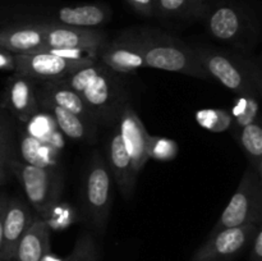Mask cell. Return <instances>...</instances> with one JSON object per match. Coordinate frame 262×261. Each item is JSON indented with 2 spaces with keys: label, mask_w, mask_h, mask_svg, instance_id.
Here are the masks:
<instances>
[{
  "label": "cell",
  "mask_w": 262,
  "mask_h": 261,
  "mask_svg": "<svg viewBox=\"0 0 262 261\" xmlns=\"http://www.w3.org/2000/svg\"><path fill=\"white\" fill-rule=\"evenodd\" d=\"M5 104L13 117L27 123L38 112L35 81L26 74L14 72L5 86Z\"/></svg>",
  "instance_id": "cell-16"
},
{
  "label": "cell",
  "mask_w": 262,
  "mask_h": 261,
  "mask_svg": "<svg viewBox=\"0 0 262 261\" xmlns=\"http://www.w3.org/2000/svg\"><path fill=\"white\" fill-rule=\"evenodd\" d=\"M46 42L45 53L66 56H82L87 51L96 59V50L106 42V35L96 28H82L59 23L40 22Z\"/></svg>",
  "instance_id": "cell-8"
},
{
  "label": "cell",
  "mask_w": 262,
  "mask_h": 261,
  "mask_svg": "<svg viewBox=\"0 0 262 261\" xmlns=\"http://www.w3.org/2000/svg\"><path fill=\"white\" fill-rule=\"evenodd\" d=\"M0 143L3 145H10V127L9 122L5 118L4 113L0 110Z\"/></svg>",
  "instance_id": "cell-31"
},
{
  "label": "cell",
  "mask_w": 262,
  "mask_h": 261,
  "mask_svg": "<svg viewBox=\"0 0 262 261\" xmlns=\"http://www.w3.org/2000/svg\"><path fill=\"white\" fill-rule=\"evenodd\" d=\"M0 71H14V54L8 53L3 49H0Z\"/></svg>",
  "instance_id": "cell-32"
},
{
  "label": "cell",
  "mask_w": 262,
  "mask_h": 261,
  "mask_svg": "<svg viewBox=\"0 0 262 261\" xmlns=\"http://www.w3.org/2000/svg\"><path fill=\"white\" fill-rule=\"evenodd\" d=\"M210 0H155V14L173 19H201Z\"/></svg>",
  "instance_id": "cell-21"
},
{
  "label": "cell",
  "mask_w": 262,
  "mask_h": 261,
  "mask_svg": "<svg viewBox=\"0 0 262 261\" xmlns=\"http://www.w3.org/2000/svg\"><path fill=\"white\" fill-rule=\"evenodd\" d=\"M201 20L215 40L227 45L247 49L256 40L252 12L238 0H210Z\"/></svg>",
  "instance_id": "cell-4"
},
{
  "label": "cell",
  "mask_w": 262,
  "mask_h": 261,
  "mask_svg": "<svg viewBox=\"0 0 262 261\" xmlns=\"http://www.w3.org/2000/svg\"><path fill=\"white\" fill-rule=\"evenodd\" d=\"M178 145L171 138L150 135L147 147L148 160L151 159L156 161H170L178 155Z\"/></svg>",
  "instance_id": "cell-26"
},
{
  "label": "cell",
  "mask_w": 262,
  "mask_h": 261,
  "mask_svg": "<svg viewBox=\"0 0 262 261\" xmlns=\"http://www.w3.org/2000/svg\"><path fill=\"white\" fill-rule=\"evenodd\" d=\"M96 60L118 74L136 73L146 68L142 49L130 31L100 46L96 50Z\"/></svg>",
  "instance_id": "cell-11"
},
{
  "label": "cell",
  "mask_w": 262,
  "mask_h": 261,
  "mask_svg": "<svg viewBox=\"0 0 262 261\" xmlns=\"http://www.w3.org/2000/svg\"><path fill=\"white\" fill-rule=\"evenodd\" d=\"M10 147L7 145L0 143V186L7 181L8 173L10 171L9 161H10Z\"/></svg>",
  "instance_id": "cell-29"
},
{
  "label": "cell",
  "mask_w": 262,
  "mask_h": 261,
  "mask_svg": "<svg viewBox=\"0 0 262 261\" xmlns=\"http://www.w3.org/2000/svg\"><path fill=\"white\" fill-rule=\"evenodd\" d=\"M258 102H260V97L257 96H251V95L238 96L237 102L230 113L233 118V127L235 130L241 129L260 118L258 117V107H260Z\"/></svg>",
  "instance_id": "cell-24"
},
{
  "label": "cell",
  "mask_w": 262,
  "mask_h": 261,
  "mask_svg": "<svg viewBox=\"0 0 262 261\" xmlns=\"http://www.w3.org/2000/svg\"><path fill=\"white\" fill-rule=\"evenodd\" d=\"M33 214L27 202L19 197H7L3 216L2 260H12L22 235L33 222Z\"/></svg>",
  "instance_id": "cell-14"
},
{
  "label": "cell",
  "mask_w": 262,
  "mask_h": 261,
  "mask_svg": "<svg viewBox=\"0 0 262 261\" xmlns=\"http://www.w3.org/2000/svg\"><path fill=\"white\" fill-rule=\"evenodd\" d=\"M127 4L143 17H155V0H125Z\"/></svg>",
  "instance_id": "cell-28"
},
{
  "label": "cell",
  "mask_w": 262,
  "mask_h": 261,
  "mask_svg": "<svg viewBox=\"0 0 262 261\" xmlns=\"http://www.w3.org/2000/svg\"><path fill=\"white\" fill-rule=\"evenodd\" d=\"M106 164L120 194L125 200L132 199L138 174L133 169L132 160L123 145L117 124L113 125L106 141Z\"/></svg>",
  "instance_id": "cell-13"
},
{
  "label": "cell",
  "mask_w": 262,
  "mask_h": 261,
  "mask_svg": "<svg viewBox=\"0 0 262 261\" xmlns=\"http://www.w3.org/2000/svg\"><path fill=\"white\" fill-rule=\"evenodd\" d=\"M262 177L248 166L241 178L234 194L222 212L211 233L227 228L261 224Z\"/></svg>",
  "instance_id": "cell-7"
},
{
  "label": "cell",
  "mask_w": 262,
  "mask_h": 261,
  "mask_svg": "<svg viewBox=\"0 0 262 261\" xmlns=\"http://www.w3.org/2000/svg\"><path fill=\"white\" fill-rule=\"evenodd\" d=\"M0 49L10 54L45 53V35L41 23H15L2 27Z\"/></svg>",
  "instance_id": "cell-15"
},
{
  "label": "cell",
  "mask_w": 262,
  "mask_h": 261,
  "mask_svg": "<svg viewBox=\"0 0 262 261\" xmlns=\"http://www.w3.org/2000/svg\"><path fill=\"white\" fill-rule=\"evenodd\" d=\"M115 124L123 145L132 160L133 169L136 173L140 174L148 161L147 147L150 135L141 118L130 105L129 100L123 105Z\"/></svg>",
  "instance_id": "cell-12"
},
{
  "label": "cell",
  "mask_w": 262,
  "mask_h": 261,
  "mask_svg": "<svg viewBox=\"0 0 262 261\" xmlns=\"http://www.w3.org/2000/svg\"><path fill=\"white\" fill-rule=\"evenodd\" d=\"M260 224L227 228L210 233L209 238L197 248L191 261H232L246 250Z\"/></svg>",
  "instance_id": "cell-10"
},
{
  "label": "cell",
  "mask_w": 262,
  "mask_h": 261,
  "mask_svg": "<svg viewBox=\"0 0 262 261\" xmlns=\"http://www.w3.org/2000/svg\"><path fill=\"white\" fill-rule=\"evenodd\" d=\"M130 32L142 49L146 68L186 74L197 79H210L192 46L186 45L179 38L148 28L132 30Z\"/></svg>",
  "instance_id": "cell-3"
},
{
  "label": "cell",
  "mask_w": 262,
  "mask_h": 261,
  "mask_svg": "<svg viewBox=\"0 0 262 261\" xmlns=\"http://www.w3.org/2000/svg\"><path fill=\"white\" fill-rule=\"evenodd\" d=\"M100 247L94 235L89 232H83L73 246L66 261H99Z\"/></svg>",
  "instance_id": "cell-25"
},
{
  "label": "cell",
  "mask_w": 262,
  "mask_h": 261,
  "mask_svg": "<svg viewBox=\"0 0 262 261\" xmlns=\"http://www.w3.org/2000/svg\"><path fill=\"white\" fill-rule=\"evenodd\" d=\"M232 117L230 113L223 112V110L217 109H207L201 110L197 113V122L202 125V127L211 129L212 132H223L224 129H228L230 127V123L220 122L219 119H224V118Z\"/></svg>",
  "instance_id": "cell-27"
},
{
  "label": "cell",
  "mask_w": 262,
  "mask_h": 261,
  "mask_svg": "<svg viewBox=\"0 0 262 261\" xmlns=\"http://www.w3.org/2000/svg\"><path fill=\"white\" fill-rule=\"evenodd\" d=\"M251 252L250 261H262V228L261 224L256 229L253 234L252 241H251Z\"/></svg>",
  "instance_id": "cell-30"
},
{
  "label": "cell",
  "mask_w": 262,
  "mask_h": 261,
  "mask_svg": "<svg viewBox=\"0 0 262 261\" xmlns=\"http://www.w3.org/2000/svg\"><path fill=\"white\" fill-rule=\"evenodd\" d=\"M37 102L38 109L53 118L61 135L73 141H78V142H92L94 141L95 136H96V123L89 122L74 113L68 112V110L45 101V100L37 99Z\"/></svg>",
  "instance_id": "cell-18"
},
{
  "label": "cell",
  "mask_w": 262,
  "mask_h": 261,
  "mask_svg": "<svg viewBox=\"0 0 262 261\" xmlns=\"http://www.w3.org/2000/svg\"><path fill=\"white\" fill-rule=\"evenodd\" d=\"M20 154L23 161L36 166H55L58 161V148L43 141L37 140L27 132L20 137Z\"/></svg>",
  "instance_id": "cell-23"
},
{
  "label": "cell",
  "mask_w": 262,
  "mask_h": 261,
  "mask_svg": "<svg viewBox=\"0 0 262 261\" xmlns=\"http://www.w3.org/2000/svg\"><path fill=\"white\" fill-rule=\"evenodd\" d=\"M0 261H14V260L12 258V260H0Z\"/></svg>",
  "instance_id": "cell-35"
},
{
  "label": "cell",
  "mask_w": 262,
  "mask_h": 261,
  "mask_svg": "<svg viewBox=\"0 0 262 261\" xmlns=\"http://www.w3.org/2000/svg\"><path fill=\"white\" fill-rule=\"evenodd\" d=\"M112 8L105 3H84V4L66 5L56 9L50 19L42 22L59 23L82 28H96L110 20Z\"/></svg>",
  "instance_id": "cell-17"
},
{
  "label": "cell",
  "mask_w": 262,
  "mask_h": 261,
  "mask_svg": "<svg viewBox=\"0 0 262 261\" xmlns=\"http://www.w3.org/2000/svg\"><path fill=\"white\" fill-rule=\"evenodd\" d=\"M7 197L4 194H0V260H2L3 252V216H4V209Z\"/></svg>",
  "instance_id": "cell-33"
},
{
  "label": "cell",
  "mask_w": 262,
  "mask_h": 261,
  "mask_svg": "<svg viewBox=\"0 0 262 261\" xmlns=\"http://www.w3.org/2000/svg\"><path fill=\"white\" fill-rule=\"evenodd\" d=\"M192 49L210 78L219 81L237 96L261 97V69L255 61L239 53L211 46H192Z\"/></svg>",
  "instance_id": "cell-2"
},
{
  "label": "cell",
  "mask_w": 262,
  "mask_h": 261,
  "mask_svg": "<svg viewBox=\"0 0 262 261\" xmlns=\"http://www.w3.org/2000/svg\"><path fill=\"white\" fill-rule=\"evenodd\" d=\"M238 132V141L247 156L250 168L262 177V125L261 119L245 125Z\"/></svg>",
  "instance_id": "cell-22"
},
{
  "label": "cell",
  "mask_w": 262,
  "mask_h": 261,
  "mask_svg": "<svg viewBox=\"0 0 262 261\" xmlns=\"http://www.w3.org/2000/svg\"><path fill=\"white\" fill-rule=\"evenodd\" d=\"M38 100H45V101L55 104L68 112L74 113L78 117L89 120L91 123H96V119L92 115L91 110L89 109L82 97L76 91L67 86L61 81H48L43 82L42 86L36 90Z\"/></svg>",
  "instance_id": "cell-20"
},
{
  "label": "cell",
  "mask_w": 262,
  "mask_h": 261,
  "mask_svg": "<svg viewBox=\"0 0 262 261\" xmlns=\"http://www.w3.org/2000/svg\"><path fill=\"white\" fill-rule=\"evenodd\" d=\"M51 251L48 220L35 216L15 248L14 261H41Z\"/></svg>",
  "instance_id": "cell-19"
},
{
  "label": "cell",
  "mask_w": 262,
  "mask_h": 261,
  "mask_svg": "<svg viewBox=\"0 0 262 261\" xmlns=\"http://www.w3.org/2000/svg\"><path fill=\"white\" fill-rule=\"evenodd\" d=\"M60 81L82 97L97 124L114 125L123 105L128 101L127 92L118 73L97 60Z\"/></svg>",
  "instance_id": "cell-1"
},
{
  "label": "cell",
  "mask_w": 262,
  "mask_h": 261,
  "mask_svg": "<svg viewBox=\"0 0 262 261\" xmlns=\"http://www.w3.org/2000/svg\"><path fill=\"white\" fill-rule=\"evenodd\" d=\"M113 182L106 160L95 153L84 174L83 209L87 222L99 234H104L110 219Z\"/></svg>",
  "instance_id": "cell-6"
},
{
  "label": "cell",
  "mask_w": 262,
  "mask_h": 261,
  "mask_svg": "<svg viewBox=\"0 0 262 261\" xmlns=\"http://www.w3.org/2000/svg\"><path fill=\"white\" fill-rule=\"evenodd\" d=\"M41 261H66V260H63V258H60V257H56L55 255H53V252H49V253H46L45 256H43L42 257V260Z\"/></svg>",
  "instance_id": "cell-34"
},
{
  "label": "cell",
  "mask_w": 262,
  "mask_h": 261,
  "mask_svg": "<svg viewBox=\"0 0 262 261\" xmlns=\"http://www.w3.org/2000/svg\"><path fill=\"white\" fill-rule=\"evenodd\" d=\"M90 56H66L53 53L14 54V72L38 81H60L68 74L90 66Z\"/></svg>",
  "instance_id": "cell-9"
},
{
  "label": "cell",
  "mask_w": 262,
  "mask_h": 261,
  "mask_svg": "<svg viewBox=\"0 0 262 261\" xmlns=\"http://www.w3.org/2000/svg\"><path fill=\"white\" fill-rule=\"evenodd\" d=\"M9 166L19 181L36 216L48 220L63 191L60 170L55 166H36L15 159H10Z\"/></svg>",
  "instance_id": "cell-5"
}]
</instances>
